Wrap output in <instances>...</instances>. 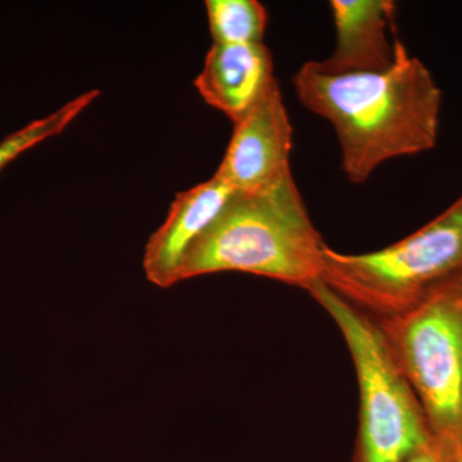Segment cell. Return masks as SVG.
Instances as JSON below:
<instances>
[{
  "instance_id": "6da1fadb",
  "label": "cell",
  "mask_w": 462,
  "mask_h": 462,
  "mask_svg": "<svg viewBox=\"0 0 462 462\" xmlns=\"http://www.w3.org/2000/svg\"><path fill=\"white\" fill-rule=\"evenodd\" d=\"M293 84L300 102L333 126L343 172L355 184L369 180L388 161L437 145L442 90L401 41L387 69L328 74L311 60L298 69Z\"/></svg>"
},
{
  "instance_id": "7a4b0ae2",
  "label": "cell",
  "mask_w": 462,
  "mask_h": 462,
  "mask_svg": "<svg viewBox=\"0 0 462 462\" xmlns=\"http://www.w3.org/2000/svg\"><path fill=\"white\" fill-rule=\"evenodd\" d=\"M324 240L293 175L254 193H234L182 260L179 282L238 272L309 291L322 281Z\"/></svg>"
},
{
  "instance_id": "3957f363",
  "label": "cell",
  "mask_w": 462,
  "mask_h": 462,
  "mask_svg": "<svg viewBox=\"0 0 462 462\" xmlns=\"http://www.w3.org/2000/svg\"><path fill=\"white\" fill-rule=\"evenodd\" d=\"M321 282L375 321L462 288V194L430 223L387 248L354 254L325 245Z\"/></svg>"
},
{
  "instance_id": "277c9868",
  "label": "cell",
  "mask_w": 462,
  "mask_h": 462,
  "mask_svg": "<svg viewBox=\"0 0 462 462\" xmlns=\"http://www.w3.org/2000/svg\"><path fill=\"white\" fill-rule=\"evenodd\" d=\"M310 294L342 331L360 387V434L355 462H402L433 437L418 397L378 322L325 282Z\"/></svg>"
},
{
  "instance_id": "5b68a950",
  "label": "cell",
  "mask_w": 462,
  "mask_h": 462,
  "mask_svg": "<svg viewBox=\"0 0 462 462\" xmlns=\"http://www.w3.org/2000/svg\"><path fill=\"white\" fill-rule=\"evenodd\" d=\"M376 322L431 433L462 445V288Z\"/></svg>"
},
{
  "instance_id": "8992f818",
  "label": "cell",
  "mask_w": 462,
  "mask_h": 462,
  "mask_svg": "<svg viewBox=\"0 0 462 462\" xmlns=\"http://www.w3.org/2000/svg\"><path fill=\"white\" fill-rule=\"evenodd\" d=\"M293 126L278 79L247 114L234 123L233 135L215 175L234 193L267 189L291 173Z\"/></svg>"
},
{
  "instance_id": "52a82bcc",
  "label": "cell",
  "mask_w": 462,
  "mask_h": 462,
  "mask_svg": "<svg viewBox=\"0 0 462 462\" xmlns=\"http://www.w3.org/2000/svg\"><path fill=\"white\" fill-rule=\"evenodd\" d=\"M233 194L229 185L214 175L176 196L166 220L145 245L143 269L149 282L163 289L178 284L185 254Z\"/></svg>"
},
{
  "instance_id": "ba28073f",
  "label": "cell",
  "mask_w": 462,
  "mask_h": 462,
  "mask_svg": "<svg viewBox=\"0 0 462 462\" xmlns=\"http://www.w3.org/2000/svg\"><path fill=\"white\" fill-rule=\"evenodd\" d=\"M336 48L329 58L314 60L328 74L378 72L393 65L400 39L394 33L396 5L392 0H331Z\"/></svg>"
},
{
  "instance_id": "9c48e42d",
  "label": "cell",
  "mask_w": 462,
  "mask_h": 462,
  "mask_svg": "<svg viewBox=\"0 0 462 462\" xmlns=\"http://www.w3.org/2000/svg\"><path fill=\"white\" fill-rule=\"evenodd\" d=\"M273 54L260 44H215L194 85L207 105L236 123L275 80Z\"/></svg>"
},
{
  "instance_id": "30bf717a",
  "label": "cell",
  "mask_w": 462,
  "mask_h": 462,
  "mask_svg": "<svg viewBox=\"0 0 462 462\" xmlns=\"http://www.w3.org/2000/svg\"><path fill=\"white\" fill-rule=\"evenodd\" d=\"M207 17L215 44H260L267 9L257 0H207Z\"/></svg>"
},
{
  "instance_id": "8fae6325",
  "label": "cell",
  "mask_w": 462,
  "mask_h": 462,
  "mask_svg": "<svg viewBox=\"0 0 462 462\" xmlns=\"http://www.w3.org/2000/svg\"><path fill=\"white\" fill-rule=\"evenodd\" d=\"M96 98V91H89V93L72 100L65 107L58 109L48 117L33 121L23 129L18 130V132L5 138V141L0 143V171L27 149L62 132L67 125L71 123L74 117Z\"/></svg>"
},
{
  "instance_id": "7c38bea8",
  "label": "cell",
  "mask_w": 462,
  "mask_h": 462,
  "mask_svg": "<svg viewBox=\"0 0 462 462\" xmlns=\"http://www.w3.org/2000/svg\"><path fill=\"white\" fill-rule=\"evenodd\" d=\"M461 456L462 445L433 434L427 445L416 449L402 462H460Z\"/></svg>"
},
{
  "instance_id": "4fadbf2b",
  "label": "cell",
  "mask_w": 462,
  "mask_h": 462,
  "mask_svg": "<svg viewBox=\"0 0 462 462\" xmlns=\"http://www.w3.org/2000/svg\"><path fill=\"white\" fill-rule=\"evenodd\" d=\"M460 462H462V456H461V460H460Z\"/></svg>"
}]
</instances>
